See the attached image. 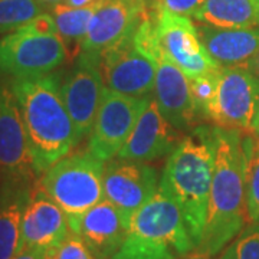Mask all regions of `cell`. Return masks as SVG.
I'll list each match as a JSON object with an SVG mask.
<instances>
[{
  "instance_id": "1",
  "label": "cell",
  "mask_w": 259,
  "mask_h": 259,
  "mask_svg": "<svg viewBox=\"0 0 259 259\" xmlns=\"http://www.w3.org/2000/svg\"><path fill=\"white\" fill-rule=\"evenodd\" d=\"M214 168L202 241L196 252L212 258L231 243L248 221L246 140L238 130L212 127Z\"/></svg>"
},
{
  "instance_id": "2",
  "label": "cell",
  "mask_w": 259,
  "mask_h": 259,
  "mask_svg": "<svg viewBox=\"0 0 259 259\" xmlns=\"http://www.w3.org/2000/svg\"><path fill=\"white\" fill-rule=\"evenodd\" d=\"M22 120L28 134L37 176L68 156L79 140L65 107L58 74L33 78H10Z\"/></svg>"
},
{
  "instance_id": "3",
  "label": "cell",
  "mask_w": 259,
  "mask_h": 259,
  "mask_svg": "<svg viewBox=\"0 0 259 259\" xmlns=\"http://www.w3.org/2000/svg\"><path fill=\"white\" fill-rule=\"evenodd\" d=\"M214 168L212 127H197L168 156L158 189L173 199L194 243L202 241Z\"/></svg>"
},
{
  "instance_id": "4",
  "label": "cell",
  "mask_w": 259,
  "mask_h": 259,
  "mask_svg": "<svg viewBox=\"0 0 259 259\" xmlns=\"http://www.w3.org/2000/svg\"><path fill=\"white\" fill-rule=\"evenodd\" d=\"M193 249L179 206L158 189L131 216L125 239L112 259H182Z\"/></svg>"
},
{
  "instance_id": "5",
  "label": "cell",
  "mask_w": 259,
  "mask_h": 259,
  "mask_svg": "<svg viewBox=\"0 0 259 259\" xmlns=\"http://www.w3.org/2000/svg\"><path fill=\"white\" fill-rule=\"evenodd\" d=\"M68 49L52 15L40 13L0 39V72L10 78L52 74L64 64Z\"/></svg>"
},
{
  "instance_id": "6",
  "label": "cell",
  "mask_w": 259,
  "mask_h": 259,
  "mask_svg": "<svg viewBox=\"0 0 259 259\" xmlns=\"http://www.w3.org/2000/svg\"><path fill=\"white\" fill-rule=\"evenodd\" d=\"M133 39L136 48L156 68L154 100L161 114L179 131L192 128L202 112L194 102L189 78L167 59L158 45L154 19H143Z\"/></svg>"
},
{
  "instance_id": "7",
  "label": "cell",
  "mask_w": 259,
  "mask_h": 259,
  "mask_svg": "<svg viewBox=\"0 0 259 259\" xmlns=\"http://www.w3.org/2000/svg\"><path fill=\"white\" fill-rule=\"evenodd\" d=\"M104 161L87 151L68 154L40 176L37 187L55 202L68 218L79 216L105 199Z\"/></svg>"
},
{
  "instance_id": "8",
  "label": "cell",
  "mask_w": 259,
  "mask_h": 259,
  "mask_svg": "<svg viewBox=\"0 0 259 259\" xmlns=\"http://www.w3.org/2000/svg\"><path fill=\"white\" fill-rule=\"evenodd\" d=\"M37 177L10 79H0V190H33Z\"/></svg>"
},
{
  "instance_id": "9",
  "label": "cell",
  "mask_w": 259,
  "mask_h": 259,
  "mask_svg": "<svg viewBox=\"0 0 259 259\" xmlns=\"http://www.w3.org/2000/svg\"><path fill=\"white\" fill-rule=\"evenodd\" d=\"M259 110V79L245 66H222L203 115L218 127L250 133Z\"/></svg>"
},
{
  "instance_id": "10",
  "label": "cell",
  "mask_w": 259,
  "mask_h": 259,
  "mask_svg": "<svg viewBox=\"0 0 259 259\" xmlns=\"http://www.w3.org/2000/svg\"><path fill=\"white\" fill-rule=\"evenodd\" d=\"M154 25L163 54L187 78L216 75L221 71L222 66L206 51L190 18L158 9L154 12Z\"/></svg>"
},
{
  "instance_id": "11",
  "label": "cell",
  "mask_w": 259,
  "mask_h": 259,
  "mask_svg": "<svg viewBox=\"0 0 259 259\" xmlns=\"http://www.w3.org/2000/svg\"><path fill=\"white\" fill-rule=\"evenodd\" d=\"M148 100L150 97L136 98L105 88L87 150L104 163L118 156Z\"/></svg>"
},
{
  "instance_id": "12",
  "label": "cell",
  "mask_w": 259,
  "mask_h": 259,
  "mask_svg": "<svg viewBox=\"0 0 259 259\" xmlns=\"http://www.w3.org/2000/svg\"><path fill=\"white\" fill-rule=\"evenodd\" d=\"M105 88L100 54L81 52L61 85L65 107L72 118L79 143L93 131Z\"/></svg>"
},
{
  "instance_id": "13",
  "label": "cell",
  "mask_w": 259,
  "mask_h": 259,
  "mask_svg": "<svg viewBox=\"0 0 259 259\" xmlns=\"http://www.w3.org/2000/svg\"><path fill=\"white\" fill-rule=\"evenodd\" d=\"M133 35L102 51L100 55L102 79L107 88L115 93L148 98L154 93L156 68L136 48Z\"/></svg>"
},
{
  "instance_id": "14",
  "label": "cell",
  "mask_w": 259,
  "mask_h": 259,
  "mask_svg": "<svg viewBox=\"0 0 259 259\" xmlns=\"http://www.w3.org/2000/svg\"><path fill=\"white\" fill-rule=\"evenodd\" d=\"M104 196L122 214L127 223L140 207L157 193L158 179L156 168L143 161L110 160L104 167Z\"/></svg>"
},
{
  "instance_id": "15",
  "label": "cell",
  "mask_w": 259,
  "mask_h": 259,
  "mask_svg": "<svg viewBox=\"0 0 259 259\" xmlns=\"http://www.w3.org/2000/svg\"><path fill=\"white\" fill-rule=\"evenodd\" d=\"M69 232L68 216L64 210L36 187L23 210L19 250H54L66 239Z\"/></svg>"
},
{
  "instance_id": "16",
  "label": "cell",
  "mask_w": 259,
  "mask_h": 259,
  "mask_svg": "<svg viewBox=\"0 0 259 259\" xmlns=\"http://www.w3.org/2000/svg\"><path fill=\"white\" fill-rule=\"evenodd\" d=\"M69 231L79 236L97 259H112L127 233V223L114 204L104 199L79 216L68 218Z\"/></svg>"
},
{
  "instance_id": "17",
  "label": "cell",
  "mask_w": 259,
  "mask_h": 259,
  "mask_svg": "<svg viewBox=\"0 0 259 259\" xmlns=\"http://www.w3.org/2000/svg\"><path fill=\"white\" fill-rule=\"evenodd\" d=\"M177 131L161 114L154 97H151L118 153V158L146 163L170 156L182 141Z\"/></svg>"
},
{
  "instance_id": "18",
  "label": "cell",
  "mask_w": 259,
  "mask_h": 259,
  "mask_svg": "<svg viewBox=\"0 0 259 259\" xmlns=\"http://www.w3.org/2000/svg\"><path fill=\"white\" fill-rule=\"evenodd\" d=\"M147 15L139 0H101L83 39L81 52L101 55L104 49L133 35Z\"/></svg>"
},
{
  "instance_id": "19",
  "label": "cell",
  "mask_w": 259,
  "mask_h": 259,
  "mask_svg": "<svg viewBox=\"0 0 259 259\" xmlns=\"http://www.w3.org/2000/svg\"><path fill=\"white\" fill-rule=\"evenodd\" d=\"M202 44L221 66H245L259 52V28L226 29L197 26Z\"/></svg>"
},
{
  "instance_id": "20",
  "label": "cell",
  "mask_w": 259,
  "mask_h": 259,
  "mask_svg": "<svg viewBox=\"0 0 259 259\" xmlns=\"http://www.w3.org/2000/svg\"><path fill=\"white\" fill-rule=\"evenodd\" d=\"M213 28H258L259 13L255 0H206L193 16Z\"/></svg>"
},
{
  "instance_id": "21",
  "label": "cell",
  "mask_w": 259,
  "mask_h": 259,
  "mask_svg": "<svg viewBox=\"0 0 259 259\" xmlns=\"http://www.w3.org/2000/svg\"><path fill=\"white\" fill-rule=\"evenodd\" d=\"M33 190H0V259H12L19 252L22 216Z\"/></svg>"
},
{
  "instance_id": "22",
  "label": "cell",
  "mask_w": 259,
  "mask_h": 259,
  "mask_svg": "<svg viewBox=\"0 0 259 259\" xmlns=\"http://www.w3.org/2000/svg\"><path fill=\"white\" fill-rule=\"evenodd\" d=\"M100 2L101 0L83 8H72L65 3H58L52 8V18L55 20L59 35L64 39L68 52L78 48L81 54L83 39L87 36L94 15L100 6Z\"/></svg>"
},
{
  "instance_id": "23",
  "label": "cell",
  "mask_w": 259,
  "mask_h": 259,
  "mask_svg": "<svg viewBox=\"0 0 259 259\" xmlns=\"http://www.w3.org/2000/svg\"><path fill=\"white\" fill-rule=\"evenodd\" d=\"M40 13L37 0H0V35L18 30Z\"/></svg>"
},
{
  "instance_id": "24",
  "label": "cell",
  "mask_w": 259,
  "mask_h": 259,
  "mask_svg": "<svg viewBox=\"0 0 259 259\" xmlns=\"http://www.w3.org/2000/svg\"><path fill=\"white\" fill-rule=\"evenodd\" d=\"M219 259H259V225L250 223L248 228L223 249Z\"/></svg>"
},
{
  "instance_id": "25",
  "label": "cell",
  "mask_w": 259,
  "mask_h": 259,
  "mask_svg": "<svg viewBox=\"0 0 259 259\" xmlns=\"http://www.w3.org/2000/svg\"><path fill=\"white\" fill-rule=\"evenodd\" d=\"M246 140L248 147V170H246V207L248 221L259 225V150H253L252 141Z\"/></svg>"
},
{
  "instance_id": "26",
  "label": "cell",
  "mask_w": 259,
  "mask_h": 259,
  "mask_svg": "<svg viewBox=\"0 0 259 259\" xmlns=\"http://www.w3.org/2000/svg\"><path fill=\"white\" fill-rule=\"evenodd\" d=\"M216 75H202L196 78H189L190 90L193 95L194 102L203 114L204 107L212 101L214 91H216Z\"/></svg>"
},
{
  "instance_id": "27",
  "label": "cell",
  "mask_w": 259,
  "mask_h": 259,
  "mask_svg": "<svg viewBox=\"0 0 259 259\" xmlns=\"http://www.w3.org/2000/svg\"><path fill=\"white\" fill-rule=\"evenodd\" d=\"M54 256L55 259H97L85 242L72 232H69L66 239L56 248Z\"/></svg>"
},
{
  "instance_id": "28",
  "label": "cell",
  "mask_w": 259,
  "mask_h": 259,
  "mask_svg": "<svg viewBox=\"0 0 259 259\" xmlns=\"http://www.w3.org/2000/svg\"><path fill=\"white\" fill-rule=\"evenodd\" d=\"M206 0H160L158 9H164L186 18H193Z\"/></svg>"
},
{
  "instance_id": "29",
  "label": "cell",
  "mask_w": 259,
  "mask_h": 259,
  "mask_svg": "<svg viewBox=\"0 0 259 259\" xmlns=\"http://www.w3.org/2000/svg\"><path fill=\"white\" fill-rule=\"evenodd\" d=\"M48 253L45 249H22L12 259H47Z\"/></svg>"
},
{
  "instance_id": "30",
  "label": "cell",
  "mask_w": 259,
  "mask_h": 259,
  "mask_svg": "<svg viewBox=\"0 0 259 259\" xmlns=\"http://www.w3.org/2000/svg\"><path fill=\"white\" fill-rule=\"evenodd\" d=\"M249 134L253 150H259V110L256 112L255 120H253V124H252V128H250Z\"/></svg>"
},
{
  "instance_id": "31",
  "label": "cell",
  "mask_w": 259,
  "mask_h": 259,
  "mask_svg": "<svg viewBox=\"0 0 259 259\" xmlns=\"http://www.w3.org/2000/svg\"><path fill=\"white\" fill-rule=\"evenodd\" d=\"M139 3L141 5V8L144 9V12L150 15V13L157 10L160 0H139Z\"/></svg>"
},
{
  "instance_id": "32",
  "label": "cell",
  "mask_w": 259,
  "mask_h": 259,
  "mask_svg": "<svg viewBox=\"0 0 259 259\" xmlns=\"http://www.w3.org/2000/svg\"><path fill=\"white\" fill-rule=\"evenodd\" d=\"M98 0H62L61 3H65L68 6H72V8H83V6H90L93 3H97Z\"/></svg>"
},
{
  "instance_id": "33",
  "label": "cell",
  "mask_w": 259,
  "mask_h": 259,
  "mask_svg": "<svg viewBox=\"0 0 259 259\" xmlns=\"http://www.w3.org/2000/svg\"><path fill=\"white\" fill-rule=\"evenodd\" d=\"M248 69H249L250 72H252V74L255 75V76L259 79V52H258V55L255 56V58L250 61V64L248 65Z\"/></svg>"
},
{
  "instance_id": "34",
  "label": "cell",
  "mask_w": 259,
  "mask_h": 259,
  "mask_svg": "<svg viewBox=\"0 0 259 259\" xmlns=\"http://www.w3.org/2000/svg\"><path fill=\"white\" fill-rule=\"evenodd\" d=\"M39 2V5H47V6H55L58 3H61L62 0H37Z\"/></svg>"
},
{
  "instance_id": "35",
  "label": "cell",
  "mask_w": 259,
  "mask_h": 259,
  "mask_svg": "<svg viewBox=\"0 0 259 259\" xmlns=\"http://www.w3.org/2000/svg\"><path fill=\"white\" fill-rule=\"evenodd\" d=\"M186 259H210L209 256H206V255H202V253H199V252H196L193 255H190V256H187Z\"/></svg>"
},
{
  "instance_id": "36",
  "label": "cell",
  "mask_w": 259,
  "mask_h": 259,
  "mask_svg": "<svg viewBox=\"0 0 259 259\" xmlns=\"http://www.w3.org/2000/svg\"><path fill=\"white\" fill-rule=\"evenodd\" d=\"M54 253H55V249L49 250V253H48L47 259H55V256H54Z\"/></svg>"
},
{
  "instance_id": "37",
  "label": "cell",
  "mask_w": 259,
  "mask_h": 259,
  "mask_svg": "<svg viewBox=\"0 0 259 259\" xmlns=\"http://www.w3.org/2000/svg\"><path fill=\"white\" fill-rule=\"evenodd\" d=\"M255 5H256V9H258V13H259V0H255Z\"/></svg>"
}]
</instances>
